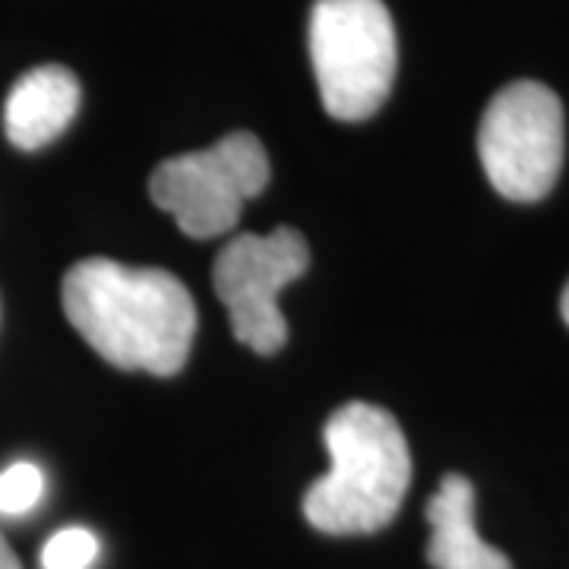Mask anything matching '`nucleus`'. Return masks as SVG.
Instances as JSON below:
<instances>
[{
    "label": "nucleus",
    "instance_id": "obj_4",
    "mask_svg": "<svg viewBox=\"0 0 569 569\" xmlns=\"http://www.w3.org/2000/svg\"><path fill=\"white\" fill-rule=\"evenodd\" d=\"M567 123L557 92L535 80L503 86L478 127V156L493 190L516 203L545 200L563 168Z\"/></svg>",
    "mask_w": 569,
    "mask_h": 569
},
{
    "label": "nucleus",
    "instance_id": "obj_1",
    "mask_svg": "<svg viewBox=\"0 0 569 569\" xmlns=\"http://www.w3.org/2000/svg\"><path fill=\"white\" fill-rule=\"evenodd\" d=\"M63 313L108 365L171 377L187 365L197 305L164 269L82 260L63 276Z\"/></svg>",
    "mask_w": 569,
    "mask_h": 569
},
{
    "label": "nucleus",
    "instance_id": "obj_3",
    "mask_svg": "<svg viewBox=\"0 0 569 569\" xmlns=\"http://www.w3.org/2000/svg\"><path fill=\"white\" fill-rule=\"evenodd\" d=\"M310 61L323 108L336 121H367L396 80V26L383 0H317Z\"/></svg>",
    "mask_w": 569,
    "mask_h": 569
},
{
    "label": "nucleus",
    "instance_id": "obj_6",
    "mask_svg": "<svg viewBox=\"0 0 569 569\" xmlns=\"http://www.w3.org/2000/svg\"><path fill=\"white\" fill-rule=\"evenodd\" d=\"M310 250L301 231L276 228L272 234H238L216 260V295L228 310L231 332L257 355H272L288 339L279 291L305 276Z\"/></svg>",
    "mask_w": 569,
    "mask_h": 569
},
{
    "label": "nucleus",
    "instance_id": "obj_2",
    "mask_svg": "<svg viewBox=\"0 0 569 569\" xmlns=\"http://www.w3.org/2000/svg\"><path fill=\"white\" fill-rule=\"evenodd\" d=\"M329 475L305 497V516L323 535H370L396 519L411 485L406 433L387 408L348 402L323 430Z\"/></svg>",
    "mask_w": 569,
    "mask_h": 569
},
{
    "label": "nucleus",
    "instance_id": "obj_9",
    "mask_svg": "<svg viewBox=\"0 0 569 569\" xmlns=\"http://www.w3.org/2000/svg\"><path fill=\"white\" fill-rule=\"evenodd\" d=\"M44 475L36 462H13L0 471V516H26L39 507Z\"/></svg>",
    "mask_w": 569,
    "mask_h": 569
},
{
    "label": "nucleus",
    "instance_id": "obj_8",
    "mask_svg": "<svg viewBox=\"0 0 569 569\" xmlns=\"http://www.w3.org/2000/svg\"><path fill=\"white\" fill-rule=\"evenodd\" d=\"M427 563L433 569H512L503 550L488 545L475 526V488L466 475H447L427 500Z\"/></svg>",
    "mask_w": 569,
    "mask_h": 569
},
{
    "label": "nucleus",
    "instance_id": "obj_5",
    "mask_svg": "<svg viewBox=\"0 0 569 569\" xmlns=\"http://www.w3.org/2000/svg\"><path fill=\"white\" fill-rule=\"evenodd\" d=\"M269 183V156L253 133H228L209 149L162 162L149 178L152 203L171 212L183 234L219 238L231 231L247 200Z\"/></svg>",
    "mask_w": 569,
    "mask_h": 569
},
{
    "label": "nucleus",
    "instance_id": "obj_11",
    "mask_svg": "<svg viewBox=\"0 0 569 569\" xmlns=\"http://www.w3.org/2000/svg\"><path fill=\"white\" fill-rule=\"evenodd\" d=\"M0 569H22L20 560H17V553L13 548L7 545V538L0 535Z\"/></svg>",
    "mask_w": 569,
    "mask_h": 569
},
{
    "label": "nucleus",
    "instance_id": "obj_12",
    "mask_svg": "<svg viewBox=\"0 0 569 569\" xmlns=\"http://www.w3.org/2000/svg\"><path fill=\"white\" fill-rule=\"evenodd\" d=\"M560 313H563V320H567L569 326V282L567 288H563V298H560Z\"/></svg>",
    "mask_w": 569,
    "mask_h": 569
},
{
    "label": "nucleus",
    "instance_id": "obj_10",
    "mask_svg": "<svg viewBox=\"0 0 569 569\" xmlns=\"http://www.w3.org/2000/svg\"><path fill=\"white\" fill-rule=\"evenodd\" d=\"M99 557V538L82 526H70L41 548V569H89Z\"/></svg>",
    "mask_w": 569,
    "mask_h": 569
},
{
    "label": "nucleus",
    "instance_id": "obj_7",
    "mask_svg": "<svg viewBox=\"0 0 569 569\" xmlns=\"http://www.w3.org/2000/svg\"><path fill=\"white\" fill-rule=\"evenodd\" d=\"M80 108V82L61 63L22 73L3 104V130L17 149H41L58 140Z\"/></svg>",
    "mask_w": 569,
    "mask_h": 569
}]
</instances>
